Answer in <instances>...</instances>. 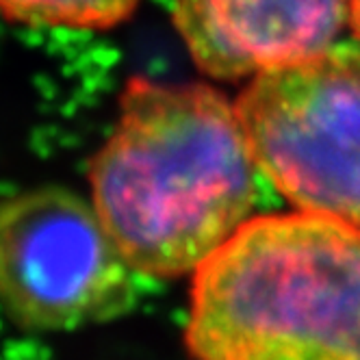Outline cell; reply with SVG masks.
I'll return each mask as SVG.
<instances>
[{
    "instance_id": "cell-1",
    "label": "cell",
    "mask_w": 360,
    "mask_h": 360,
    "mask_svg": "<svg viewBox=\"0 0 360 360\" xmlns=\"http://www.w3.org/2000/svg\"><path fill=\"white\" fill-rule=\"evenodd\" d=\"M254 172L235 102L209 85L133 76L87 178L128 267L174 280L195 274L250 219Z\"/></svg>"
},
{
    "instance_id": "cell-2",
    "label": "cell",
    "mask_w": 360,
    "mask_h": 360,
    "mask_svg": "<svg viewBox=\"0 0 360 360\" xmlns=\"http://www.w3.org/2000/svg\"><path fill=\"white\" fill-rule=\"evenodd\" d=\"M195 360H360V226L250 217L191 282Z\"/></svg>"
},
{
    "instance_id": "cell-3",
    "label": "cell",
    "mask_w": 360,
    "mask_h": 360,
    "mask_svg": "<svg viewBox=\"0 0 360 360\" xmlns=\"http://www.w3.org/2000/svg\"><path fill=\"white\" fill-rule=\"evenodd\" d=\"M235 111L256 169L280 195L360 226V44L254 76Z\"/></svg>"
},
{
    "instance_id": "cell-4",
    "label": "cell",
    "mask_w": 360,
    "mask_h": 360,
    "mask_svg": "<svg viewBox=\"0 0 360 360\" xmlns=\"http://www.w3.org/2000/svg\"><path fill=\"white\" fill-rule=\"evenodd\" d=\"M135 276L91 200L61 185L0 198V308L15 326L113 321L135 306Z\"/></svg>"
},
{
    "instance_id": "cell-5",
    "label": "cell",
    "mask_w": 360,
    "mask_h": 360,
    "mask_svg": "<svg viewBox=\"0 0 360 360\" xmlns=\"http://www.w3.org/2000/svg\"><path fill=\"white\" fill-rule=\"evenodd\" d=\"M352 0H174L193 63L217 81L254 79L337 44Z\"/></svg>"
},
{
    "instance_id": "cell-6",
    "label": "cell",
    "mask_w": 360,
    "mask_h": 360,
    "mask_svg": "<svg viewBox=\"0 0 360 360\" xmlns=\"http://www.w3.org/2000/svg\"><path fill=\"white\" fill-rule=\"evenodd\" d=\"M141 0H0V15L33 29L107 31L131 18Z\"/></svg>"
},
{
    "instance_id": "cell-7",
    "label": "cell",
    "mask_w": 360,
    "mask_h": 360,
    "mask_svg": "<svg viewBox=\"0 0 360 360\" xmlns=\"http://www.w3.org/2000/svg\"><path fill=\"white\" fill-rule=\"evenodd\" d=\"M349 27L356 35V41L360 44V0H352V11H349Z\"/></svg>"
}]
</instances>
